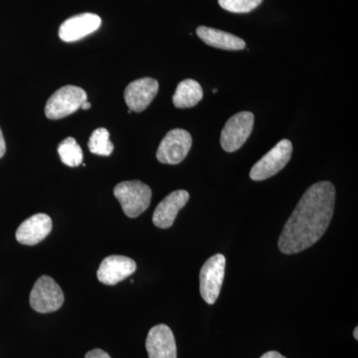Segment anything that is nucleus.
<instances>
[{
  "mask_svg": "<svg viewBox=\"0 0 358 358\" xmlns=\"http://www.w3.org/2000/svg\"><path fill=\"white\" fill-rule=\"evenodd\" d=\"M145 348L150 358H178L176 338L166 324H157L150 329Z\"/></svg>",
  "mask_w": 358,
  "mask_h": 358,
  "instance_id": "nucleus-12",
  "label": "nucleus"
},
{
  "mask_svg": "<svg viewBox=\"0 0 358 358\" xmlns=\"http://www.w3.org/2000/svg\"><path fill=\"white\" fill-rule=\"evenodd\" d=\"M85 358H110L109 353L103 352L102 350H91L87 353L86 357Z\"/></svg>",
  "mask_w": 358,
  "mask_h": 358,
  "instance_id": "nucleus-20",
  "label": "nucleus"
},
{
  "mask_svg": "<svg viewBox=\"0 0 358 358\" xmlns=\"http://www.w3.org/2000/svg\"><path fill=\"white\" fill-rule=\"evenodd\" d=\"M213 93H214V94L217 93V89H214V90H213Z\"/></svg>",
  "mask_w": 358,
  "mask_h": 358,
  "instance_id": "nucleus-25",
  "label": "nucleus"
},
{
  "mask_svg": "<svg viewBox=\"0 0 358 358\" xmlns=\"http://www.w3.org/2000/svg\"><path fill=\"white\" fill-rule=\"evenodd\" d=\"M58 154L63 164L76 167L83 162V150L74 138H67L59 145Z\"/></svg>",
  "mask_w": 358,
  "mask_h": 358,
  "instance_id": "nucleus-17",
  "label": "nucleus"
},
{
  "mask_svg": "<svg viewBox=\"0 0 358 358\" xmlns=\"http://www.w3.org/2000/svg\"><path fill=\"white\" fill-rule=\"evenodd\" d=\"M136 270V263L129 257L112 255L103 259L96 272L99 281L115 286L124 281Z\"/></svg>",
  "mask_w": 358,
  "mask_h": 358,
  "instance_id": "nucleus-10",
  "label": "nucleus"
},
{
  "mask_svg": "<svg viewBox=\"0 0 358 358\" xmlns=\"http://www.w3.org/2000/svg\"><path fill=\"white\" fill-rule=\"evenodd\" d=\"M260 358H286L285 357H282L281 353L278 352H268L264 353L262 357Z\"/></svg>",
  "mask_w": 358,
  "mask_h": 358,
  "instance_id": "nucleus-22",
  "label": "nucleus"
},
{
  "mask_svg": "<svg viewBox=\"0 0 358 358\" xmlns=\"http://www.w3.org/2000/svg\"><path fill=\"white\" fill-rule=\"evenodd\" d=\"M189 200V193L186 190H176L167 195L155 208L152 222L157 227L167 229L173 225L179 210L182 209Z\"/></svg>",
  "mask_w": 358,
  "mask_h": 358,
  "instance_id": "nucleus-13",
  "label": "nucleus"
},
{
  "mask_svg": "<svg viewBox=\"0 0 358 358\" xmlns=\"http://www.w3.org/2000/svg\"><path fill=\"white\" fill-rule=\"evenodd\" d=\"M115 199L129 218H136L147 210L152 200L150 186L140 180L122 181L114 189Z\"/></svg>",
  "mask_w": 358,
  "mask_h": 358,
  "instance_id": "nucleus-2",
  "label": "nucleus"
},
{
  "mask_svg": "<svg viewBox=\"0 0 358 358\" xmlns=\"http://www.w3.org/2000/svg\"><path fill=\"white\" fill-rule=\"evenodd\" d=\"M6 152V141H4L3 134L0 129V159L3 157Z\"/></svg>",
  "mask_w": 358,
  "mask_h": 358,
  "instance_id": "nucleus-21",
  "label": "nucleus"
},
{
  "mask_svg": "<svg viewBox=\"0 0 358 358\" xmlns=\"http://www.w3.org/2000/svg\"><path fill=\"white\" fill-rule=\"evenodd\" d=\"M101 24L102 20L96 14H78L61 24L59 28V37L65 42L78 41L96 31Z\"/></svg>",
  "mask_w": 358,
  "mask_h": 358,
  "instance_id": "nucleus-11",
  "label": "nucleus"
},
{
  "mask_svg": "<svg viewBox=\"0 0 358 358\" xmlns=\"http://www.w3.org/2000/svg\"><path fill=\"white\" fill-rule=\"evenodd\" d=\"M293 145L289 140L278 143L268 154L264 155L250 171V178L254 181H262L272 178L282 171L291 159Z\"/></svg>",
  "mask_w": 358,
  "mask_h": 358,
  "instance_id": "nucleus-5",
  "label": "nucleus"
},
{
  "mask_svg": "<svg viewBox=\"0 0 358 358\" xmlns=\"http://www.w3.org/2000/svg\"><path fill=\"white\" fill-rule=\"evenodd\" d=\"M88 147L92 154L109 157L114 152V145L110 140V133L107 129H96L90 138Z\"/></svg>",
  "mask_w": 358,
  "mask_h": 358,
  "instance_id": "nucleus-18",
  "label": "nucleus"
},
{
  "mask_svg": "<svg viewBox=\"0 0 358 358\" xmlns=\"http://www.w3.org/2000/svg\"><path fill=\"white\" fill-rule=\"evenodd\" d=\"M255 117L251 112H240L231 117L221 131L220 143L227 152H237L251 136Z\"/></svg>",
  "mask_w": 358,
  "mask_h": 358,
  "instance_id": "nucleus-4",
  "label": "nucleus"
},
{
  "mask_svg": "<svg viewBox=\"0 0 358 358\" xmlns=\"http://www.w3.org/2000/svg\"><path fill=\"white\" fill-rule=\"evenodd\" d=\"M64 300L62 289L49 275L40 277L30 293V306L37 313L56 312L62 307Z\"/></svg>",
  "mask_w": 358,
  "mask_h": 358,
  "instance_id": "nucleus-6",
  "label": "nucleus"
},
{
  "mask_svg": "<svg viewBox=\"0 0 358 358\" xmlns=\"http://www.w3.org/2000/svg\"><path fill=\"white\" fill-rule=\"evenodd\" d=\"M52 220L47 214L37 213L26 219L16 231V240L20 244L34 246L50 234Z\"/></svg>",
  "mask_w": 358,
  "mask_h": 358,
  "instance_id": "nucleus-14",
  "label": "nucleus"
},
{
  "mask_svg": "<svg viewBox=\"0 0 358 358\" xmlns=\"http://www.w3.org/2000/svg\"><path fill=\"white\" fill-rule=\"evenodd\" d=\"M203 98V91L199 82L185 79L178 84L174 93L173 102L178 109H187L196 106Z\"/></svg>",
  "mask_w": 358,
  "mask_h": 358,
  "instance_id": "nucleus-16",
  "label": "nucleus"
},
{
  "mask_svg": "<svg viewBox=\"0 0 358 358\" xmlns=\"http://www.w3.org/2000/svg\"><path fill=\"white\" fill-rule=\"evenodd\" d=\"M88 96L80 87L64 86L57 90L47 101L45 115L48 119L59 120L81 109Z\"/></svg>",
  "mask_w": 358,
  "mask_h": 358,
  "instance_id": "nucleus-3",
  "label": "nucleus"
},
{
  "mask_svg": "<svg viewBox=\"0 0 358 358\" xmlns=\"http://www.w3.org/2000/svg\"><path fill=\"white\" fill-rule=\"evenodd\" d=\"M353 336H355V338L358 339V327H355V331H353Z\"/></svg>",
  "mask_w": 358,
  "mask_h": 358,
  "instance_id": "nucleus-24",
  "label": "nucleus"
},
{
  "mask_svg": "<svg viewBox=\"0 0 358 358\" xmlns=\"http://www.w3.org/2000/svg\"><path fill=\"white\" fill-rule=\"evenodd\" d=\"M336 188L320 181L308 188L287 221L279 239L280 251L291 255L310 248L326 233L334 216Z\"/></svg>",
  "mask_w": 358,
  "mask_h": 358,
  "instance_id": "nucleus-1",
  "label": "nucleus"
},
{
  "mask_svg": "<svg viewBox=\"0 0 358 358\" xmlns=\"http://www.w3.org/2000/svg\"><path fill=\"white\" fill-rule=\"evenodd\" d=\"M192 147V134L182 129L169 131L157 148V159L164 164H178L185 160Z\"/></svg>",
  "mask_w": 358,
  "mask_h": 358,
  "instance_id": "nucleus-8",
  "label": "nucleus"
},
{
  "mask_svg": "<svg viewBox=\"0 0 358 358\" xmlns=\"http://www.w3.org/2000/svg\"><path fill=\"white\" fill-rule=\"evenodd\" d=\"M225 266V256L216 254L205 262L200 271V294L208 305L215 303L220 294Z\"/></svg>",
  "mask_w": 358,
  "mask_h": 358,
  "instance_id": "nucleus-7",
  "label": "nucleus"
},
{
  "mask_svg": "<svg viewBox=\"0 0 358 358\" xmlns=\"http://www.w3.org/2000/svg\"><path fill=\"white\" fill-rule=\"evenodd\" d=\"M82 109L86 110H88L90 109V108H91V103H90L88 102V101H85V102L83 103V105H82Z\"/></svg>",
  "mask_w": 358,
  "mask_h": 358,
  "instance_id": "nucleus-23",
  "label": "nucleus"
},
{
  "mask_svg": "<svg viewBox=\"0 0 358 358\" xmlns=\"http://www.w3.org/2000/svg\"><path fill=\"white\" fill-rule=\"evenodd\" d=\"M197 36L204 43L214 48L223 49L228 51L243 50L246 43L243 39L230 34V33L215 29V28L199 26L196 29Z\"/></svg>",
  "mask_w": 358,
  "mask_h": 358,
  "instance_id": "nucleus-15",
  "label": "nucleus"
},
{
  "mask_svg": "<svg viewBox=\"0 0 358 358\" xmlns=\"http://www.w3.org/2000/svg\"><path fill=\"white\" fill-rule=\"evenodd\" d=\"M263 0H218L219 6L232 13H249L262 3Z\"/></svg>",
  "mask_w": 358,
  "mask_h": 358,
  "instance_id": "nucleus-19",
  "label": "nucleus"
},
{
  "mask_svg": "<svg viewBox=\"0 0 358 358\" xmlns=\"http://www.w3.org/2000/svg\"><path fill=\"white\" fill-rule=\"evenodd\" d=\"M159 82L152 78H141L128 85L124 90V101L131 112L147 109L159 92Z\"/></svg>",
  "mask_w": 358,
  "mask_h": 358,
  "instance_id": "nucleus-9",
  "label": "nucleus"
}]
</instances>
